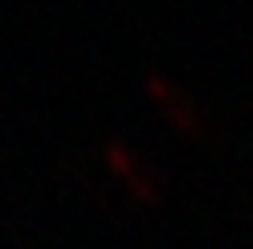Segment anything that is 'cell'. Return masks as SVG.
<instances>
[{
	"label": "cell",
	"mask_w": 253,
	"mask_h": 249,
	"mask_svg": "<svg viewBox=\"0 0 253 249\" xmlns=\"http://www.w3.org/2000/svg\"><path fill=\"white\" fill-rule=\"evenodd\" d=\"M102 164H106V172L126 188V196H131L135 205H160V200H164L160 176L151 172L147 160L126 143V139H115V135L102 139Z\"/></svg>",
	"instance_id": "cell-1"
},
{
	"label": "cell",
	"mask_w": 253,
	"mask_h": 249,
	"mask_svg": "<svg viewBox=\"0 0 253 249\" xmlns=\"http://www.w3.org/2000/svg\"><path fill=\"white\" fill-rule=\"evenodd\" d=\"M143 90H147V98L155 102V111L168 119L171 131H180L188 139L204 135V127H209V123H204V111H200V102L188 94L180 82H171V78L160 74V70H147L143 74Z\"/></svg>",
	"instance_id": "cell-2"
}]
</instances>
